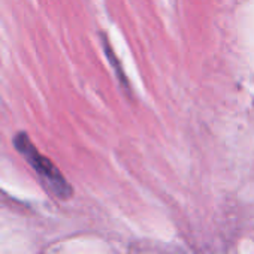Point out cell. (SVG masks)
Listing matches in <instances>:
<instances>
[{"instance_id":"cell-1","label":"cell","mask_w":254,"mask_h":254,"mask_svg":"<svg viewBox=\"0 0 254 254\" xmlns=\"http://www.w3.org/2000/svg\"><path fill=\"white\" fill-rule=\"evenodd\" d=\"M15 147L17 150L29 160V163L35 168V171L39 174L42 181L59 196V197H69L70 196V187L59 172V169L45 157L38 153V150L33 147V144L29 141V138L24 133H18L15 138Z\"/></svg>"}]
</instances>
